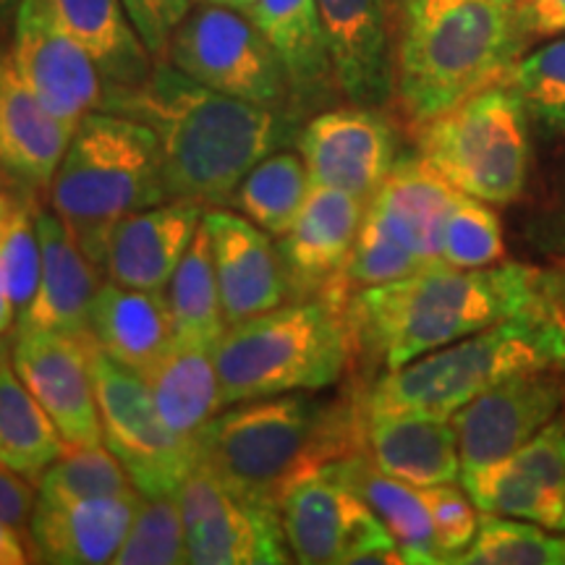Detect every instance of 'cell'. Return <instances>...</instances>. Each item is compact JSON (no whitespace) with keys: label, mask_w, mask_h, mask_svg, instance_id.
I'll list each match as a JSON object with an SVG mask.
<instances>
[{"label":"cell","mask_w":565,"mask_h":565,"mask_svg":"<svg viewBox=\"0 0 565 565\" xmlns=\"http://www.w3.org/2000/svg\"><path fill=\"white\" fill-rule=\"evenodd\" d=\"M147 124L158 137L168 200L228 204L244 175L299 134V118L223 95L173 63L154 61L145 82L105 84L103 108Z\"/></svg>","instance_id":"cell-1"},{"label":"cell","mask_w":565,"mask_h":565,"mask_svg":"<svg viewBox=\"0 0 565 565\" xmlns=\"http://www.w3.org/2000/svg\"><path fill=\"white\" fill-rule=\"evenodd\" d=\"M536 275V267L519 263L479 270L429 265L385 286L353 291V349L385 372L398 370L424 353L547 303Z\"/></svg>","instance_id":"cell-2"},{"label":"cell","mask_w":565,"mask_h":565,"mask_svg":"<svg viewBox=\"0 0 565 565\" xmlns=\"http://www.w3.org/2000/svg\"><path fill=\"white\" fill-rule=\"evenodd\" d=\"M196 448L233 492L280 508L301 477L364 454V406L303 391L244 401L204 424Z\"/></svg>","instance_id":"cell-3"},{"label":"cell","mask_w":565,"mask_h":565,"mask_svg":"<svg viewBox=\"0 0 565 565\" xmlns=\"http://www.w3.org/2000/svg\"><path fill=\"white\" fill-rule=\"evenodd\" d=\"M395 100L412 129L503 84L529 34L513 0H395Z\"/></svg>","instance_id":"cell-4"},{"label":"cell","mask_w":565,"mask_h":565,"mask_svg":"<svg viewBox=\"0 0 565 565\" xmlns=\"http://www.w3.org/2000/svg\"><path fill=\"white\" fill-rule=\"evenodd\" d=\"M349 299L341 286H328L228 324L215 345L223 408L335 385L356 356Z\"/></svg>","instance_id":"cell-5"},{"label":"cell","mask_w":565,"mask_h":565,"mask_svg":"<svg viewBox=\"0 0 565 565\" xmlns=\"http://www.w3.org/2000/svg\"><path fill=\"white\" fill-rule=\"evenodd\" d=\"M547 366H565V317L542 303L383 372L366 387L362 406L370 414L454 416L487 387Z\"/></svg>","instance_id":"cell-6"},{"label":"cell","mask_w":565,"mask_h":565,"mask_svg":"<svg viewBox=\"0 0 565 565\" xmlns=\"http://www.w3.org/2000/svg\"><path fill=\"white\" fill-rule=\"evenodd\" d=\"M47 192L97 270H105L110 233L124 217L171 202L154 131L108 110L82 118Z\"/></svg>","instance_id":"cell-7"},{"label":"cell","mask_w":565,"mask_h":565,"mask_svg":"<svg viewBox=\"0 0 565 565\" xmlns=\"http://www.w3.org/2000/svg\"><path fill=\"white\" fill-rule=\"evenodd\" d=\"M414 131L422 158L461 194L490 204H513L524 194L529 116L508 84L466 97Z\"/></svg>","instance_id":"cell-8"},{"label":"cell","mask_w":565,"mask_h":565,"mask_svg":"<svg viewBox=\"0 0 565 565\" xmlns=\"http://www.w3.org/2000/svg\"><path fill=\"white\" fill-rule=\"evenodd\" d=\"M89 366L100 408L103 440L129 471L145 498L175 494L200 461L196 440L175 435L162 419L139 372L108 356L95 338L89 341Z\"/></svg>","instance_id":"cell-9"},{"label":"cell","mask_w":565,"mask_h":565,"mask_svg":"<svg viewBox=\"0 0 565 565\" xmlns=\"http://www.w3.org/2000/svg\"><path fill=\"white\" fill-rule=\"evenodd\" d=\"M162 61L204 87L296 116L278 55L242 11L200 3L173 32Z\"/></svg>","instance_id":"cell-10"},{"label":"cell","mask_w":565,"mask_h":565,"mask_svg":"<svg viewBox=\"0 0 565 565\" xmlns=\"http://www.w3.org/2000/svg\"><path fill=\"white\" fill-rule=\"evenodd\" d=\"M280 519L296 563H406L383 521L345 482L341 461L322 466L288 487L280 500Z\"/></svg>","instance_id":"cell-11"},{"label":"cell","mask_w":565,"mask_h":565,"mask_svg":"<svg viewBox=\"0 0 565 565\" xmlns=\"http://www.w3.org/2000/svg\"><path fill=\"white\" fill-rule=\"evenodd\" d=\"M194 565L291 563L280 508L242 498L207 463L196 466L175 492Z\"/></svg>","instance_id":"cell-12"},{"label":"cell","mask_w":565,"mask_h":565,"mask_svg":"<svg viewBox=\"0 0 565 565\" xmlns=\"http://www.w3.org/2000/svg\"><path fill=\"white\" fill-rule=\"evenodd\" d=\"M565 366L521 372L487 387L450 416L458 437L461 479L511 458L561 414Z\"/></svg>","instance_id":"cell-13"},{"label":"cell","mask_w":565,"mask_h":565,"mask_svg":"<svg viewBox=\"0 0 565 565\" xmlns=\"http://www.w3.org/2000/svg\"><path fill=\"white\" fill-rule=\"evenodd\" d=\"M11 55L26 87L74 129L84 116L103 108L100 68L63 30L51 0H21L13 17Z\"/></svg>","instance_id":"cell-14"},{"label":"cell","mask_w":565,"mask_h":565,"mask_svg":"<svg viewBox=\"0 0 565 565\" xmlns=\"http://www.w3.org/2000/svg\"><path fill=\"white\" fill-rule=\"evenodd\" d=\"M312 183L370 202L398 162V134L380 108H324L296 134Z\"/></svg>","instance_id":"cell-15"},{"label":"cell","mask_w":565,"mask_h":565,"mask_svg":"<svg viewBox=\"0 0 565 565\" xmlns=\"http://www.w3.org/2000/svg\"><path fill=\"white\" fill-rule=\"evenodd\" d=\"M87 335L55 330H17L11 362L30 393L40 401L66 445H103L100 408L89 366Z\"/></svg>","instance_id":"cell-16"},{"label":"cell","mask_w":565,"mask_h":565,"mask_svg":"<svg viewBox=\"0 0 565 565\" xmlns=\"http://www.w3.org/2000/svg\"><path fill=\"white\" fill-rule=\"evenodd\" d=\"M479 513L565 532V419L555 416L511 458L461 479Z\"/></svg>","instance_id":"cell-17"},{"label":"cell","mask_w":565,"mask_h":565,"mask_svg":"<svg viewBox=\"0 0 565 565\" xmlns=\"http://www.w3.org/2000/svg\"><path fill=\"white\" fill-rule=\"evenodd\" d=\"M317 9L341 95L385 108L395 97L391 0H317Z\"/></svg>","instance_id":"cell-18"},{"label":"cell","mask_w":565,"mask_h":565,"mask_svg":"<svg viewBox=\"0 0 565 565\" xmlns=\"http://www.w3.org/2000/svg\"><path fill=\"white\" fill-rule=\"evenodd\" d=\"M202 223L210 233L225 322L236 324L291 301L286 265L267 231L228 210L204 212Z\"/></svg>","instance_id":"cell-19"},{"label":"cell","mask_w":565,"mask_h":565,"mask_svg":"<svg viewBox=\"0 0 565 565\" xmlns=\"http://www.w3.org/2000/svg\"><path fill=\"white\" fill-rule=\"evenodd\" d=\"M364 210L366 202L359 196L312 183L291 228L278 242L291 299L322 294L341 278L362 228Z\"/></svg>","instance_id":"cell-20"},{"label":"cell","mask_w":565,"mask_h":565,"mask_svg":"<svg viewBox=\"0 0 565 565\" xmlns=\"http://www.w3.org/2000/svg\"><path fill=\"white\" fill-rule=\"evenodd\" d=\"M139 503L141 492L137 490L76 503H51L38 498L26 529L34 561L55 565L113 563Z\"/></svg>","instance_id":"cell-21"},{"label":"cell","mask_w":565,"mask_h":565,"mask_svg":"<svg viewBox=\"0 0 565 565\" xmlns=\"http://www.w3.org/2000/svg\"><path fill=\"white\" fill-rule=\"evenodd\" d=\"M38 233L42 246L40 286L30 309L19 317L17 330L87 335L92 303L100 291L97 267L55 210L38 207Z\"/></svg>","instance_id":"cell-22"},{"label":"cell","mask_w":565,"mask_h":565,"mask_svg":"<svg viewBox=\"0 0 565 565\" xmlns=\"http://www.w3.org/2000/svg\"><path fill=\"white\" fill-rule=\"evenodd\" d=\"M74 131L26 87L11 51L0 53V162L26 194L51 189Z\"/></svg>","instance_id":"cell-23"},{"label":"cell","mask_w":565,"mask_h":565,"mask_svg":"<svg viewBox=\"0 0 565 565\" xmlns=\"http://www.w3.org/2000/svg\"><path fill=\"white\" fill-rule=\"evenodd\" d=\"M204 212L194 202H162L124 217L110 233L105 275L141 291H166Z\"/></svg>","instance_id":"cell-24"},{"label":"cell","mask_w":565,"mask_h":565,"mask_svg":"<svg viewBox=\"0 0 565 565\" xmlns=\"http://www.w3.org/2000/svg\"><path fill=\"white\" fill-rule=\"evenodd\" d=\"M364 456L380 471L414 487L461 479L458 437L450 416L364 412Z\"/></svg>","instance_id":"cell-25"},{"label":"cell","mask_w":565,"mask_h":565,"mask_svg":"<svg viewBox=\"0 0 565 565\" xmlns=\"http://www.w3.org/2000/svg\"><path fill=\"white\" fill-rule=\"evenodd\" d=\"M249 17L286 71L296 116L324 110L341 89L317 0H257Z\"/></svg>","instance_id":"cell-26"},{"label":"cell","mask_w":565,"mask_h":565,"mask_svg":"<svg viewBox=\"0 0 565 565\" xmlns=\"http://www.w3.org/2000/svg\"><path fill=\"white\" fill-rule=\"evenodd\" d=\"M461 194L450 186L422 154L398 158L377 192L366 202L387 231L414 254L424 267L440 265L443 233L450 207Z\"/></svg>","instance_id":"cell-27"},{"label":"cell","mask_w":565,"mask_h":565,"mask_svg":"<svg viewBox=\"0 0 565 565\" xmlns=\"http://www.w3.org/2000/svg\"><path fill=\"white\" fill-rule=\"evenodd\" d=\"M89 333L116 362L147 372L173 341L166 291L103 282L92 303Z\"/></svg>","instance_id":"cell-28"},{"label":"cell","mask_w":565,"mask_h":565,"mask_svg":"<svg viewBox=\"0 0 565 565\" xmlns=\"http://www.w3.org/2000/svg\"><path fill=\"white\" fill-rule=\"evenodd\" d=\"M215 345L171 341L158 362L141 372L162 419L189 440H196L204 424L223 412Z\"/></svg>","instance_id":"cell-29"},{"label":"cell","mask_w":565,"mask_h":565,"mask_svg":"<svg viewBox=\"0 0 565 565\" xmlns=\"http://www.w3.org/2000/svg\"><path fill=\"white\" fill-rule=\"evenodd\" d=\"M51 6L63 30L100 68L105 84L131 87L150 76L154 58L121 0H51Z\"/></svg>","instance_id":"cell-30"},{"label":"cell","mask_w":565,"mask_h":565,"mask_svg":"<svg viewBox=\"0 0 565 565\" xmlns=\"http://www.w3.org/2000/svg\"><path fill=\"white\" fill-rule=\"evenodd\" d=\"M341 471L353 490L364 498L374 515L383 521L387 532L398 542L406 563L435 565L443 563L437 547L433 519L424 503L419 487L401 482L385 471H380L370 458L351 456L341 461Z\"/></svg>","instance_id":"cell-31"},{"label":"cell","mask_w":565,"mask_h":565,"mask_svg":"<svg viewBox=\"0 0 565 565\" xmlns=\"http://www.w3.org/2000/svg\"><path fill=\"white\" fill-rule=\"evenodd\" d=\"M63 450L66 440L58 427L13 370L9 351L0 345V463L34 482Z\"/></svg>","instance_id":"cell-32"},{"label":"cell","mask_w":565,"mask_h":565,"mask_svg":"<svg viewBox=\"0 0 565 565\" xmlns=\"http://www.w3.org/2000/svg\"><path fill=\"white\" fill-rule=\"evenodd\" d=\"M168 315H171L173 341L217 343L228 328L212 263L210 233L200 223L192 244L166 286Z\"/></svg>","instance_id":"cell-33"},{"label":"cell","mask_w":565,"mask_h":565,"mask_svg":"<svg viewBox=\"0 0 565 565\" xmlns=\"http://www.w3.org/2000/svg\"><path fill=\"white\" fill-rule=\"evenodd\" d=\"M309 189L312 175L301 154L275 150L244 175L231 204L254 225L280 238L299 215Z\"/></svg>","instance_id":"cell-34"},{"label":"cell","mask_w":565,"mask_h":565,"mask_svg":"<svg viewBox=\"0 0 565 565\" xmlns=\"http://www.w3.org/2000/svg\"><path fill=\"white\" fill-rule=\"evenodd\" d=\"M461 565H565V534L532 521L482 513L475 542L456 557Z\"/></svg>","instance_id":"cell-35"},{"label":"cell","mask_w":565,"mask_h":565,"mask_svg":"<svg viewBox=\"0 0 565 565\" xmlns=\"http://www.w3.org/2000/svg\"><path fill=\"white\" fill-rule=\"evenodd\" d=\"M129 471L113 456L108 445H84L66 450L42 471L38 479V498L51 503H76V500L113 498V494L134 492Z\"/></svg>","instance_id":"cell-36"},{"label":"cell","mask_w":565,"mask_h":565,"mask_svg":"<svg viewBox=\"0 0 565 565\" xmlns=\"http://www.w3.org/2000/svg\"><path fill=\"white\" fill-rule=\"evenodd\" d=\"M116 565H179L186 557V529L175 494L145 498L134 515L121 550L113 557Z\"/></svg>","instance_id":"cell-37"},{"label":"cell","mask_w":565,"mask_h":565,"mask_svg":"<svg viewBox=\"0 0 565 565\" xmlns=\"http://www.w3.org/2000/svg\"><path fill=\"white\" fill-rule=\"evenodd\" d=\"M505 259L503 228L490 202L458 194L443 233L440 265L458 270H479Z\"/></svg>","instance_id":"cell-38"},{"label":"cell","mask_w":565,"mask_h":565,"mask_svg":"<svg viewBox=\"0 0 565 565\" xmlns=\"http://www.w3.org/2000/svg\"><path fill=\"white\" fill-rule=\"evenodd\" d=\"M503 84L519 95L529 121L550 134L565 131V38L515 61Z\"/></svg>","instance_id":"cell-39"},{"label":"cell","mask_w":565,"mask_h":565,"mask_svg":"<svg viewBox=\"0 0 565 565\" xmlns=\"http://www.w3.org/2000/svg\"><path fill=\"white\" fill-rule=\"evenodd\" d=\"M422 263L406 249L391 231L385 228L372 212L364 210L362 228H359L356 244L345 263L341 278L333 286H341L343 291H362V288L385 286V282L401 280L406 275L422 270Z\"/></svg>","instance_id":"cell-40"},{"label":"cell","mask_w":565,"mask_h":565,"mask_svg":"<svg viewBox=\"0 0 565 565\" xmlns=\"http://www.w3.org/2000/svg\"><path fill=\"white\" fill-rule=\"evenodd\" d=\"M34 196H26L11 212L9 223L0 233V275H3L6 291L19 317L30 309L38 294L42 270V246L38 233V207Z\"/></svg>","instance_id":"cell-41"},{"label":"cell","mask_w":565,"mask_h":565,"mask_svg":"<svg viewBox=\"0 0 565 565\" xmlns=\"http://www.w3.org/2000/svg\"><path fill=\"white\" fill-rule=\"evenodd\" d=\"M424 503H427L429 519H433L435 540L440 547L443 563H454L466 547L475 542L479 529V508L469 492L458 490L456 482L419 487Z\"/></svg>","instance_id":"cell-42"},{"label":"cell","mask_w":565,"mask_h":565,"mask_svg":"<svg viewBox=\"0 0 565 565\" xmlns=\"http://www.w3.org/2000/svg\"><path fill=\"white\" fill-rule=\"evenodd\" d=\"M121 3L147 51L154 61H162L168 53V42L181 21L189 17L194 0H121Z\"/></svg>","instance_id":"cell-43"},{"label":"cell","mask_w":565,"mask_h":565,"mask_svg":"<svg viewBox=\"0 0 565 565\" xmlns=\"http://www.w3.org/2000/svg\"><path fill=\"white\" fill-rule=\"evenodd\" d=\"M34 505H38V498H34L30 479L0 463V521L17 526L26 536Z\"/></svg>","instance_id":"cell-44"},{"label":"cell","mask_w":565,"mask_h":565,"mask_svg":"<svg viewBox=\"0 0 565 565\" xmlns=\"http://www.w3.org/2000/svg\"><path fill=\"white\" fill-rule=\"evenodd\" d=\"M529 242L534 249L565 259V192L542 207L529 223Z\"/></svg>","instance_id":"cell-45"},{"label":"cell","mask_w":565,"mask_h":565,"mask_svg":"<svg viewBox=\"0 0 565 565\" xmlns=\"http://www.w3.org/2000/svg\"><path fill=\"white\" fill-rule=\"evenodd\" d=\"M519 9L529 34L565 32V0H521Z\"/></svg>","instance_id":"cell-46"},{"label":"cell","mask_w":565,"mask_h":565,"mask_svg":"<svg viewBox=\"0 0 565 565\" xmlns=\"http://www.w3.org/2000/svg\"><path fill=\"white\" fill-rule=\"evenodd\" d=\"M536 286H540L542 299H545L555 312L565 317V259H557L555 267L540 270L536 275Z\"/></svg>","instance_id":"cell-47"},{"label":"cell","mask_w":565,"mask_h":565,"mask_svg":"<svg viewBox=\"0 0 565 565\" xmlns=\"http://www.w3.org/2000/svg\"><path fill=\"white\" fill-rule=\"evenodd\" d=\"M26 561H30V553H26L24 534L17 526L0 521V565H24Z\"/></svg>","instance_id":"cell-48"},{"label":"cell","mask_w":565,"mask_h":565,"mask_svg":"<svg viewBox=\"0 0 565 565\" xmlns=\"http://www.w3.org/2000/svg\"><path fill=\"white\" fill-rule=\"evenodd\" d=\"M11 328H17V309H13L9 291H6L3 275H0V338L9 335Z\"/></svg>","instance_id":"cell-49"},{"label":"cell","mask_w":565,"mask_h":565,"mask_svg":"<svg viewBox=\"0 0 565 565\" xmlns=\"http://www.w3.org/2000/svg\"><path fill=\"white\" fill-rule=\"evenodd\" d=\"M26 196H32V194H21V192H17V189L0 186V233H3L6 223H9V217H11V212L17 210V204L21 200H26Z\"/></svg>","instance_id":"cell-50"},{"label":"cell","mask_w":565,"mask_h":565,"mask_svg":"<svg viewBox=\"0 0 565 565\" xmlns=\"http://www.w3.org/2000/svg\"><path fill=\"white\" fill-rule=\"evenodd\" d=\"M194 3H204V6H223V9L242 11V13H246V17H249L252 9H254V3H257V0H194Z\"/></svg>","instance_id":"cell-51"},{"label":"cell","mask_w":565,"mask_h":565,"mask_svg":"<svg viewBox=\"0 0 565 565\" xmlns=\"http://www.w3.org/2000/svg\"><path fill=\"white\" fill-rule=\"evenodd\" d=\"M19 3L21 0H0V21H11L17 17Z\"/></svg>","instance_id":"cell-52"},{"label":"cell","mask_w":565,"mask_h":565,"mask_svg":"<svg viewBox=\"0 0 565 565\" xmlns=\"http://www.w3.org/2000/svg\"><path fill=\"white\" fill-rule=\"evenodd\" d=\"M0 186H9V189H17V192H21V194H26V192H24V189H21V186H19V183L11 179V175H9V171H6V168H3V162H0ZM32 196H34V194H32Z\"/></svg>","instance_id":"cell-53"},{"label":"cell","mask_w":565,"mask_h":565,"mask_svg":"<svg viewBox=\"0 0 565 565\" xmlns=\"http://www.w3.org/2000/svg\"><path fill=\"white\" fill-rule=\"evenodd\" d=\"M513 3H521V0H513Z\"/></svg>","instance_id":"cell-54"}]
</instances>
